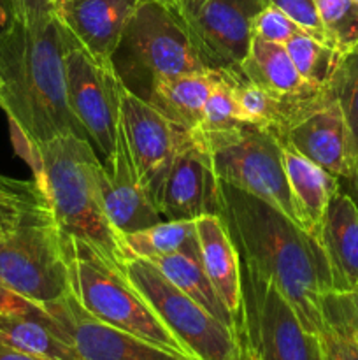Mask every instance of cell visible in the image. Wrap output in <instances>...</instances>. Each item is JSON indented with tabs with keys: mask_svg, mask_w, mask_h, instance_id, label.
<instances>
[{
	"mask_svg": "<svg viewBox=\"0 0 358 360\" xmlns=\"http://www.w3.org/2000/svg\"><path fill=\"white\" fill-rule=\"evenodd\" d=\"M0 360H53L42 355L30 354V352L18 350V348L9 347V345L0 343Z\"/></svg>",
	"mask_w": 358,
	"mask_h": 360,
	"instance_id": "8d00e7d4",
	"label": "cell"
},
{
	"mask_svg": "<svg viewBox=\"0 0 358 360\" xmlns=\"http://www.w3.org/2000/svg\"><path fill=\"white\" fill-rule=\"evenodd\" d=\"M0 343L53 360H77L69 345L44 322L42 308L34 315L0 313Z\"/></svg>",
	"mask_w": 358,
	"mask_h": 360,
	"instance_id": "d4e9b609",
	"label": "cell"
},
{
	"mask_svg": "<svg viewBox=\"0 0 358 360\" xmlns=\"http://www.w3.org/2000/svg\"><path fill=\"white\" fill-rule=\"evenodd\" d=\"M318 238L332 271L333 292L358 287V207L340 188L329 202Z\"/></svg>",
	"mask_w": 358,
	"mask_h": 360,
	"instance_id": "ac0fdd59",
	"label": "cell"
},
{
	"mask_svg": "<svg viewBox=\"0 0 358 360\" xmlns=\"http://www.w3.org/2000/svg\"><path fill=\"white\" fill-rule=\"evenodd\" d=\"M41 306L28 299L21 297L20 294L11 290L6 283L0 281V313H18V315H34Z\"/></svg>",
	"mask_w": 358,
	"mask_h": 360,
	"instance_id": "e575fe53",
	"label": "cell"
},
{
	"mask_svg": "<svg viewBox=\"0 0 358 360\" xmlns=\"http://www.w3.org/2000/svg\"><path fill=\"white\" fill-rule=\"evenodd\" d=\"M283 162L298 225L318 236L329 202L340 188L339 178L286 146Z\"/></svg>",
	"mask_w": 358,
	"mask_h": 360,
	"instance_id": "ffe728a7",
	"label": "cell"
},
{
	"mask_svg": "<svg viewBox=\"0 0 358 360\" xmlns=\"http://www.w3.org/2000/svg\"><path fill=\"white\" fill-rule=\"evenodd\" d=\"M158 211L165 220H197L220 214V185L195 132L183 130L161 188Z\"/></svg>",
	"mask_w": 358,
	"mask_h": 360,
	"instance_id": "9a60e30c",
	"label": "cell"
},
{
	"mask_svg": "<svg viewBox=\"0 0 358 360\" xmlns=\"http://www.w3.org/2000/svg\"><path fill=\"white\" fill-rule=\"evenodd\" d=\"M144 0H55L56 18L74 44L93 58L111 63V56L130 16Z\"/></svg>",
	"mask_w": 358,
	"mask_h": 360,
	"instance_id": "e0dca14e",
	"label": "cell"
},
{
	"mask_svg": "<svg viewBox=\"0 0 358 360\" xmlns=\"http://www.w3.org/2000/svg\"><path fill=\"white\" fill-rule=\"evenodd\" d=\"M207 70L239 79L253 42V21L267 0H165Z\"/></svg>",
	"mask_w": 358,
	"mask_h": 360,
	"instance_id": "30bf717a",
	"label": "cell"
},
{
	"mask_svg": "<svg viewBox=\"0 0 358 360\" xmlns=\"http://www.w3.org/2000/svg\"><path fill=\"white\" fill-rule=\"evenodd\" d=\"M11 4H13L14 13H16V18L20 20V0H11Z\"/></svg>",
	"mask_w": 358,
	"mask_h": 360,
	"instance_id": "60d3db41",
	"label": "cell"
},
{
	"mask_svg": "<svg viewBox=\"0 0 358 360\" xmlns=\"http://www.w3.org/2000/svg\"><path fill=\"white\" fill-rule=\"evenodd\" d=\"M63 238L69 259L70 292L91 316L165 350L186 355L181 343L137 294L118 266L104 259L88 243L65 234Z\"/></svg>",
	"mask_w": 358,
	"mask_h": 360,
	"instance_id": "5b68a950",
	"label": "cell"
},
{
	"mask_svg": "<svg viewBox=\"0 0 358 360\" xmlns=\"http://www.w3.org/2000/svg\"><path fill=\"white\" fill-rule=\"evenodd\" d=\"M111 67L123 88L146 102L164 81L207 70L165 0H144L137 7L112 53Z\"/></svg>",
	"mask_w": 358,
	"mask_h": 360,
	"instance_id": "277c9868",
	"label": "cell"
},
{
	"mask_svg": "<svg viewBox=\"0 0 358 360\" xmlns=\"http://www.w3.org/2000/svg\"><path fill=\"white\" fill-rule=\"evenodd\" d=\"M98 186L104 213L118 238L153 227L164 220L140 183L123 136L121 122L114 151L104 158L98 171Z\"/></svg>",
	"mask_w": 358,
	"mask_h": 360,
	"instance_id": "2e32d148",
	"label": "cell"
},
{
	"mask_svg": "<svg viewBox=\"0 0 358 360\" xmlns=\"http://www.w3.org/2000/svg\"><path fill=\"white\" fill-rule=\"evenodd\" d=\"M239 123L242 122L234 97V79L221 74L204 105L202 122L197 130H223Z\"/></svg>",
	"mask_w": 358,
	"mask_h": 360,
	"instance_id": "f546056e",
	"label": "cell"
},
{
	"mask_svg": "<svg viewBox=\"0 0 358 360\" xmlns=\"http://www.w3.org/2000/svg\"><path fill=\"white\" fill-rule=\"evenodd\" d=\"M326 42L340 55L358 48V0H316Z\"/></svg>",
	"mask_w": 358,
	"mask_h": 360,
	"instance_id": "4316f807",
	"label": "cell"
},
{
	"mask_svg": "<svg viewBox=\"0 0 358 360\" xmlns=\"http://www.w3.org/2000/svg\"><path fill=\"white\" fill-rule=\"evenodd\" d=\"M200 262L207 278L228 309L241 322L242 311V274L241 259L235 250L227 225L218 214L197 218Z\"/></svg>",
	"mask_w": 358,
	"mask_h": 360,
	"instance_id": "d6986e66",
	"label": "cell"
},
{
	"mask_svg": "<svg viewBox=\"0 0 358 360\" xmlns=\"http://www.w3.org/2000/svg\"><path fill=\"white\" fill-rule=\"evenodd\" d=\"M330 86L343 109L350 136V153L354 160L358 155V48L343 56Z\"/></svg>",
	"mask_w": 358,
	"mask_h": 360,
	"instance_id": "f1b7e54d",
	"label": "cell"
},
{
	"mask_svg": "<svg viewBox=\"0 0 358 360\" xmlns=\"http://www.w3.org/2000/svg\"><path fill=\"white\" fill-rule=\"evenodd\" d=\"M41 308L49 329L69 345L77 360H193L100 322L70 290Z\"/></svg>",
	"mask_w": 358,
	"mask_h": 360,
	"instance_id": "7c38bea8",
	"label": "cell"
},
{
	"mask_svg": "<svg viewBox=\"0 0 358 360\" xmlns=\"http://www.w3.org/2000/svg\"><path fill=\"white\" fill-rule=\"evenodd\" d=\"M220 214L242 269L272 281L307 330L321 334L323 295L333 290L332 271L318 236L267 200L218 181Z\"/></svg>",
	"mask_w": 358,
	"mask_h": 360,
	"instance_id": "6da1fadb",
	"label": "cell"
},
{
	"mask_svg": "<svg viewBox=\"0 0 358 360\" xmlns=\"http://www.w3.org/2000/svg\"><path fill=\"white\" fill-rule=\"evenodd\" d=\"M0 281L39 306L58 301L70 290L65 238L51 210L0 229Z\"/></svg>",
	"mask_w": 358,
	"mask_h": 360,
	"instance_id": "52a82bcc",
	"label": "cell"
},
{
	"mask_svg": "<svg viewBox=\"0 0 358 360\" xmlns=\"http://www.w3.org/2000/svg\"><path fill=\"white\" fill-rule=\"evenodd\" d=\"M302 79L316 88H326L337 72L340 55L336 48L318 41L305 32H298L284 44Z\"/></svg>",
	"mask_w": 358,
	"mask_h": 360,
	"instance_id": "484cf974",
	"label": "cell"
},
{
	"mask_svg": "<svg viewBox=\"0 0 358 360\" xmlns=\"http://www.w3.org/2000/svg\"><path fill=\"white\" fill-rule=\"evenodd\" d=\"M220 76L214 70L181 74L158 84L147 102L172 125L193 132L200 127L204 105Z\"/></svg>",
	"mask_w": 358,
	"mask_h": 360,
	"instance_id": "44dd1931",
	"label": "cell"
},
{
	"mask_svg": "<svg viewBox=\"0 0 358 360\" xmlns=\"http://www.w3.org/2000/svg\"><path fill=\"white\" fill-rule=\"evenodd\" d=\"M51 210L37 181H21L0 174V229L37 211Z\"/></svg>",
	"mask_w": 358,
	"mask_h": 360,
	"instance_id": "83f0119b",
	"label": "cell"
},
{
	"mask_svg": "<svg viewBox=\"0 0 358 360\" xmlns=\"http://www.w3.org/2000/svg\"><path fill=\"white\" fill-rule=\"evenodd\" d=\"M344 181L347 183L346 193L351 197V199H353V202L357 204V207H358V155L354 157L353 165H351L350 176H347Z\"/></svg>",
	"mask_w": 358,
	"mask_h": 360,
	"instance_id": "74e56055",
	"label": "cell"
},
{
	"mask_svg": "<svg viewBox=\"0 0 358 360\" xmlns=\"http://www.w3.org/2000/svg\"><path fill=\"white\" fill-rule=\"evenodd\" d=\"M74 46L55 11L34 25L14 18L0 27V108L28 164L39 144L86 137L67 102L65 56Z\"/></svg>",
	"mask_w": 358,
	"mask_h": 360,
	"instance_id": "7a4b0ae2",
	"label": "cell"
},
{
	"mask_svg": "<svg viewBox=\"0 0 358 360\" xmlns=\"http://www.w3.org/2000/svg\"><path fill=\"white\" fill-rule=\"evenodd\" d=\"M239 360H260V359L256 357V355L253 354L251 350H248V348H244V350H242L241 359H239Z\"/></svg>",
	"mask_w": 358,
	"mask_h": 360,
	"instance_id": "ab89813d",
	"label": "cell"
},
{
	"mask_svg": "<svg viewBox=\"0 0 358 360\" xmlns=\"http://www.w3.org/2000/svg\"><path fill=\"white\" fill-rule=\"evenodd\" d=\"M241 70L242 77L279 97H300L321 90L302 79L284 44L263 41L260 37H253Z\"/></svg>",
	"mask_w": 358,
	"mask_h": 360,
	"instance_id": "7402d4cb",
	"label": "cell"
},
{
	"mask_svg": "<svg viewBox=\"0 0 358 360\" xmlns=\"http://www.w3.org/2000/svg\"><path fill=\"white\" fill-rule=\"evenodd\" d=\"M119 122L140 183L158 210L161 188L183 130L172 125L150 102L123 86L119 94Z\"/></svg>",
	"mask_w": 358,
	"mask_h": 360,
	"instance_id": "5bb4252c",
	"label": "cell"
},
{
	"mask_svg": "<svg viewBox=\"0 0 358 360\" xmlns=\"http://www.w3.org/2000/svg\"><path fill=\"white\" fill-rule=\"evenodd\" d=\"M119 246L125 260H151L172 253H188L200 259L195 220H161L153 227L119 236Z\"/></svg>",
	"mask_w": 358,
	"mask_h": 360,
	"instance_id": "cb8c5ba5",
	"label": "cell"
},
{
	"mask_svg": "<svg viewBox=\"0 0 358 360\" xmlns=\"http://www.w3.org/2000/svg\"><path fill=\"white\" fill-rule=\"evenodd\" d=\"M193 132L199 136L218 181L267 200L297 221L284 172L283 144L274 134L249 123H239L223 130Z\"/></svg>",
	"mask_w": 358,
	"mask_h": 360,
	"instance_id": "8992f818",
	"label": "cell"
},
{
	"mask_svg": "<svg viewBox=\"0 0 358 360\" xmlns=\"http://www.w3.org/2000/svg\"><path fill=\"white\" fill-rule=\"evenodd\" d=\"M321 313L325 326L347 334L358 343V287L323 295Z\"/></svg>",
	"mask_w": 358,
	"mask_h": 360,
	"instance_id": "4dcf8cb0",
	"label": "cell"
},
{
	"mask_svg": "<svg viewBox=\"0 0 358 360\" xmlns=\"http://www.w3.org/2000/svg\"><path fill=\"white\" fill-rule=\"evenodd\" d=\"M14 18H16V13L11 0H0V27H6Z\"/></svg>",
	"mask_w": 358,
	"mask_h": 360,
	"instance_id": "f35d334b",
	"label": "cell"
},
{
	"mask_svg": "<svg viewBox=\"0 0 358 360\" xmlns=\"http://www.w3.org/2000/svg\"><path fill=\"white\" fill-rule=\"evenodd\" d=\"M147 262L157 267L174 287L190 295L193 301L206 308L214 319L220 320L221 323H225L228 329H232L241 338V322L221 301L216 288L207 278L206 269H204L199 257L188 255V253H172V255L157 257V259H151Z\"/></svg>",
	"mask_w": 358,
	"mask_h": 360,
	"instance_id": "603a6c76",
	"label": "cell"
},
{
	"mask_svg": "<svg viewBox=\"0 0 358 360\" xmlns=\"http://www.w3.org/2000/svg\"><path fill=\"white\" fill-rule=\"evenodd\" d=\"M55 0H20V20L34 25L53 13Z\"/></svg>",
	"mask_w": 358,
	"mask_h": 360,
	"instance_id": "d590c367",
	"label": "cell"
},
{
	"mask_svg": "<svg viewBox=\"0 0 358 360\" xmlns=\"http://www.w3.org/2000/svg\"><path fill=\"white\" fill-rule=\"evenodd\" d=\"M30 167L46 193L62 234L93 246L121 269L119 238L104 213L98 186V160L88 137L60 136L35 148Z\"/></svg>",
	"mask_w": 358,
	"mask_h": 360,
	"instance_id": "3957f363",
	"label": "cell"
},
{
	"mask_svg": "<svg viewBox=\"0 0 358 360\" xmlns=\"http://www.w3.org/2000/svg\"><path fill=\"white\" fill-rule=\"evenodd\" d=\"M277 139L339 179L350 176L353 165L350 136L332 86L305 98L277 134Z\"/></svg>",
	"mask_w": 358,
	"mask_h": 360,
	"instance_id": "4fadbf2b",
	"label": "cell"
},
{
	"mask_svg": "<svg viewBox=\"0 0 358 360\" xmlns=\"http://www.w3.org/2000/svg\"><path fill=\"white\" fill-rule=\"evenodd\" d=\"M319 336L325 345L329 360H358V343L347 334L325 326Z\"/></svg>",
	"mask_w": 358,
	"mask_h": 360,
	"instance_id": "836d02e7",
	"label": "cell"
},
{
	"mask_svg": "<svg viewBox=\"0 0 358 360\" xmlns=\"http://www.w3.org/2000/svg\"><path fill=\"white\" fill-rule=\"evenodd\" d=\"M241 341L260 360H329L319 334L300 322L272 281L242 269Z\"/></svg>",
	"mask_w": 358,
	"mask_h": 360,
	"instance_id": "9c48e42d",
	"label": "cell"
},
{
	"mask_svg": "<svg viewBox=\"0 0 358 360\" xmlns=\"http://www.w3.org/2000/svg\"><path fill=\"white\" fill-rule=\"evenodd\" d=\"M302 32L283 11L274 6H267L265 9L260 11L258 16L253 21V35L269 42H277V44H286L295 34Z\"/></svg>",
	"mask_w": 358,
	"mask_h": 360,
	"instance_id": "1f68e13d",
	"label": "cell"
},
{
	"mask_svg": "<svg viewBox=\"0 0 358 360\" xmlns=\"http://www.w3.org/2000/svg\"><path fill=\"white\" fill-rule=\"evenodd\" d=\"M267 2L270 6L277 7L279 11H283L302 32H305V34L312 35L318 41L329 44L325 37V30H323L321 20H319L316 0H267Z\"/></svg>",
	"mask_w": 358,
	"mask_h": 360,
	"instance_id": "d6a6232c",
	"label": "cell"
},
{
	"mask_svg": "<svg viewBox=\"0 0 358 360\" xmlns=\"http://www.w3.org/2000/svg\"><path fill=\"white\" fill-rule=\"evenodd\" d=\"M121 81L111 63L93 58L79 46L65 56V91L72 116L104 158L114 151L119 129Z\"/></svg>",
	"mask_w": 358,
	"mask_h": 360,
	"instance_id": "8fae6325",
	"label": "cell"
},
{
	"mask_svg": "<svg viewBox=\"0 0 358 360\" xmlns=\"http://www.w3.org/2000/svg\"><path fill=\"white\" fill-rule=\"evenodd\" d=\"M121 273L160 322L181 343L193 360H239V334L214 319L206 308L171 283L160 271L142 259H126Z\"/></svg>",
	"mask_w": 358,
	"mask_h": 360,
	"instance_id": "ba28073f",
	"label": "cell"
}]
</instances>
